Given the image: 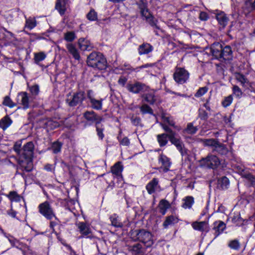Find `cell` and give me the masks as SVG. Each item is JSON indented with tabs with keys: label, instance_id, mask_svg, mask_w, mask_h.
<instances>
[{
	"label": "cell",
	"instance_id": "1",
	"mask_svg": "<svg viewBox=\"0 0 255 255\" xmlns=\"http://www.w3.org/2000/svg\"><path fill=\"white\" fill-rule=\"evenodd\" d=\"M34 145L32 142H28L24 146L20 163L27 171H31L33 168Z\"/></svg>",
	"mask_w": 255,
	"mask_h": 255
},
{
	"label": "cell",
	"instance_id": "2",
	"mask_svg": "<svg viewBox=\"0 0 255 255\" xmlns=\"http://www.w3.org/2000/svg\"><path fill=\"white\" fill-rule=\"evenodd\" d=\"M87 63L89 66L100 70H104L107 66V62L104 55L99 52L91 53L87 58Z\"/></svg>",
	"mask_w": 255,
	"mask_h": 255
},
{
	"label": "cell",
	"instance_id": "3",
	"mask_svg": "<svg viewBox=\"0 0 255 255\" xmlns=\"http://www.w3.org/2000/svg\"><path fill=\"white\" fill-rule=\"evenodd\" d=\"M201 165L209 168L215 169L217 168L220 164V161L214 155H209L207 157L202 158L200 161Z\"/></svg>",
	"mask_w": 255,
	"mask_h": 255
},
{
	"label": "cell",
	"instance_id": "4",
	"mask_svg": "<svg viewBox=\"0 0 255 255\" xmlns=\"http://www.w3.org/2000/svg\"><path fill=\"white\" fill-rule=\"evenodd\" d=\"M130 236L136 237L137 240L148 246L151 245L152 243L151 234L149 231L146 230H138L136 232L135 235H133Z\"/></svg>",
	"mask_w": 255,
	"mask_h": 255
},
{
	"label": "cell",
	"instance_id": "5",
	"mask_svg": "<svg viewBox=\"0 0 255 255\" xmlns=\"http://www.w3.org/2000/svg\"><path fill=\"white\" fill-rule=\"evenodd\" d=\"M189 73L184 68H178L174 74V78L179 84H184L189 78Z\"/></svg>",
	"mask_w": 255,
	"mask_h": 255
},
{
	"label": "cell",
	"instance_id": "6",
	"mask_svg": "<svg viewBox=\"0 0 255 255\" xmlns=\"http://www.w3.org/2000/svg\"><path fill=\"white\" fill-rule=\"evenodd\" d=\"M38 209L39 212L48 219L53 217V212L48 202H45L39 205Z\"/></svg>",
	"mask_w": 255,
	"mask_h": 255
},
{
	"label": "cell",
	"instance_id": "7",
	"mask_svg": "<svg viewBox=\"0 0 255 255\" xmlns=\"http://www.w3.org/2000/svg\"><path fill=\"white\" fill-rule=\"evenodd\" d=\"M84 97H85V96H84V92H79L76 93L74 94L71 100H70V101L69 102V105L70 106H75L76 105H78L79 104L82 102Z\"/></svg>",
	"mask_w": 255,
	"mask_h": 255
},
{
	"label": "cell",
	"instance_id": "8",
	"mask_svg": "<svg viewBox=\"0 0 255 255\" xmlns=\"http://www.w3.org/2000/svg\"><path fill=\"white\" fill-rule=\"evenodd\" d=\"M163 127L164 128L165 131L167 132L168 134H167V135L168 139H170V140L171 141V143H173V144H174L177 147V148L178 149V150L181 151L182 149H181V147L179 141L175 138L173 132L171 130V129L165 126V125H163Z\"/></svg>",
	"mask_w": 255,
	"mask_h": 255
},
{
	"label": "cell",
	"instance_id": "9",
	"mask_svg": "<svg viewBox=\"0 0 255 255\" xmlns=\"http://www.w3.org/2000/svg\"><path fill=\"white\" fill-rule=\"evenodd\" d=\"M222 47L220 43L215 42L211 45V51L212 55L216 58H221Z\"/></svg>",
	"mask_w": 255,
	"mask_h": 255
},
{
	"label": "cell",
	"instance_id": "10",
	"mask_svg": "<svg viewBox=\"0 0 255 255\" xmlns=\"http://www.w3.org/2000/svg\"><path fill=\"white\" fill-rule=\"evenodd\" d=\"M216 18L220 27L224 28L227 25L228 21V18L224 12H220L217 13L216 15Z\"/></svg>",
	"mask_w": 255,
	"mask_h": 255
},
{
	"label": "cell",
	"instance_id": "11",
	"mask_svg": "<svg viewBox=\"0 0 255 255\" xmlns=\"http://www.w3.org/2000/svg\"><path fill=\"white\" fill-rule=\"evenodd\" d=\"M217 186L220 190H226L230 187V181L226 177H222L218 180Z\"/></svg>",
	"mask_w": 255,
	"mask_h": 255
},
{
	"label": "cell",
	"instance_id": "12",
	"mask_svg": "<svg viewBox=\"0 0 255 255\" xmlns=\"http://www.w3.org/2000/svg\"><path fill=\"white\" fill-rule=\"evenodd\" d=\"M160 163H161L162 167L164 171H168L171 167V161L170 158L164 154H161L160 157Z\"/></svg>",
	"mask_w": 255,
	"mask_h": 255
},
{
	"label": "cell",
	"instance_id": "13",
	"mask_svg": "<svg viewBox=\"0 0 255 255\" xmlns=\"http://www.w3.org/2000/svg\"><path fill=\"white\" fill-rule=\"evenodd\" d=\"M84 116L87 120L95 121L97 122H100L102 120V118L93 111H87L84 113Z\"/></svg>",
	"mask_w": 255,
	"mask_h": 255
},
{
	"label": "cell",
	"instance_id": "14",
	"mask_svg": "<svg viewBox=\"0 0 255 255\" xmlns=\"http://www.w3.org/2000/svg\"><path fill=\"white\" fill-rule=\"evenodd\" d=\"M194 203V200L192 196H186L182 199L181 206L182 207L185 209H189L191 208Z\"/></svg>",
	"mask_w": 255,
	"mask_h": 255
},
{
	"label": "cell",
	"instance_id": "15",
	"mask_svg": "<svg viewBox=\"0 0 255 255\" xmlns=\"http://www.w3.org/2000/svg\"><path fill=\"white\" fill-rule=\"evenodd\" d=\"M111 170L113 174L117 176H120L123 170V165L121 162L118 161L111 167Z\"/></svg>",
	"mask_w": 255,
	"mask_h": 255
},
{
	"label": "cell",
	"instance_id": "16",
	"mask_svg": "<svg viewBox=\"0 0 255 255\" xmlns=\"http://www.w3.org/2000/svg\"><path fill=\"white\" fill-rule=\"evenodd\" d=\"M153 47L150 44L147 43H144L139 46L138 51L140 55H144L147 54L153 51Z\"/></svg>",
	"mask_w": 255,
	"mask_h": 255
},
{
	"label": "cell",
	"instance_id": "17",
	"mask_svg": "<svg viewBox=\"0 0 255 255\" xmlns=\"http://www.w3.org/2000/svg\"><path fill=\"white\" fill-rule=\"evenodd\" d=\"M13 121L10 117L6 116L0 120V128L3 130L5 131L11 125Z\"/></svg>",
	"mask_w": 255,
	"mask_h": 255
},
{
	"label": "cell",
	"instance_id": "18",
	"mask_svg": "<svg viewBox=\"0 0 255 255\" xmlns=\"http://www.w3.org/2000/svg\"><path fill=\"white\" fill-rule=\"evenodd\" d=\"M221 57L226 60H230L232 58L233 52L230 46L227 45L223 48L222 52Z\"/></svg>",
	"mask_w": 255,
	"mask_h": 255
},
{
	"label": "cell",
	"instance_id": "19",
	"mask_svg": "<svg viewBox=\"0 0 255 255\" xmlns=\"http://www.w3.org/2000/svg\"><path fill=\"white\" fill-rule=\"evenodd\" d=\"M226 225L223 222L217 220L215 222L213 225V228L215 231L218 234H220L225 229Z\"/></svg>",
	"mask_w": 255,
	"mask_h": 255
},
{
	"label": "cell",
	"instance_id": "20",
	"mask_svg": "<svg viewBox=\"0 0 255 255\" xmlns=\"http://www.w3.org/2000/svg\"><path fill=\"white\" fill-rule=\"evenodd\" d=\"M55 8L61 15H63L66 11V4L65 0H57Z\"/></svg>",
	"mask_w": 255,
	"mask_h": 255
},
{
	"label": "cell",
	"instance_id": "21",
	"mask_svg": "<svg viewBox=\"0 0 255 255\" xmlns=\"http://www.w3.org/2000/svg\"><path fill=\"white\" fill-rule=\"evenodd\" d=\"M143 88V84L140 83H136L134 84H130L128 86L129 91L134 93H137L142 90Z\"/></svg>",
	"mask_w": 255,
	"mask_h": 255
},
{
	"label": "cell",
	"instance_id": "22",
	"mask_svg": "<svg viewBox=\"0 0 255 255\" xmlns=\"http://www.w3.org/2000/svg\"><path fill=\"white\" fill-rule=\"evenodd\" d=\"M158 184V180L157 178H154L150 182H149L146 186V189L149 194H151L155 191L156 187Z\"/></svg>",
	"mask_w": 255,
	"mask_h": 255
},
{
	"label": "cell",
	"instance_id": "23",
	"mask_svg": "<svg viewBox=\"0 0 255 255\" xmlns=\"http://www.w3.org/2000/svg\"><path fill=\"white\" fill-rule=\"evenodd\" d=\"M170 204L168 201L165 199H162L159 203V209L161 214L164 215L167 210L170 207Z\"/></svg>",
	"mask_w": 255,
	"mask_h": 255
},
{
	"label": "cell",
	"instance_id": "24",
	"mask_svg": "<svg viewBox=\"0 0 255 255\" xmlns=\"http://www.w3.org/2000/svg\"><path fill=\"white\" fill-rule=\"evenodd\" d=\"M110 219L113 225L115 227H122V223L120 218L116 214H113L110 216Z\"/></svg>",
	"mask_w": 255,
	"mask_h": 255
},
{
	"label": "cell",
	"instance_id": "25",
	"mask_svg": "<svg viewBox=\"0 0 255 255\" xmlns=\"http://www.w3.org/2000/svg\"><path fill=\"white\" fill-rule=\"evenodd\" d=\"M178 221V219L176 217L173 215H170L166 218L165 221L164 222L163 226L164 228H167L169 226L174 224Z\"/></svg>",
	"mask_w": 255,
	"mask_h": 255
},
{
	"label": "cell",
	"instance_id": "26",
	"mask_svg": "<svg viewBox=\"0 0 255 255\" xmlns=\"http://www.w3.org/2000/svg\"><path fill=\"white\" fill-rule=\"evenodd\" d=\"M78 45L80 49L82 51L87 50L90 46V41L84 38H81L79 39Z\"/></svg>",
	"mask_w": 255,
	"mask_h": 255
},
{
	"label": "cell",
	"instance_id": "27",
	"mask_svg": "<svg viewBox=\"0 0 255 255\" xmlns=\"http://www.w3.org/2000/svg\"><path fill=\"white\" fill-rule=\"evenodd\" d=\"M78 228L80 230L81 234L83 235H88L90 233V230L87 225L84 222H80L78 224Z\"/></svg>",
	"mask_w": 255,
	"mask_h": 255
},
{
	"label": "cell",
	"instance_id": "28",
	"mask_svg": "<svg viewBox=\"0 0 255 255\" xmlns=\"http://www.w3.org/2000/svg\"><path fill=\"white\" fill-rule=\"evenodd\" d=\"M157 141L160 147H164L167 144L168 142V137L167 134H162L157 136Z\"/></svg>",
	"mask_w": 255,
	"mask_h": 255
},
{
	"label": "cell",
	"instance_id": "29",
	"mask_svg": "<svg viewBox=\"0 0 255 255\" xmlns=\"http://www.w3.org/2000/svg\"><path fill=\"white\" fill-rule=\"evenodd\" d=\"M191 226L194 229L199 231H203L206 227V223L205 222H194Z\"/></svg>",
	"mask_w": 255,
	"mask_h": 255
},
{
	"label": "cell",
	"instance_id": "30",
	"mask_svg": "<svg viewBox=\"0 0 255 255\" xmlns=\"http://www.w3.org/2000/svg\"><path fill=\"white\" fill-rule=\"evenodd\" d=\"M205 144L208 146H212V147H214L216 148H218V149H223V146L220 144V143H219L218 141L214 140V139H209V140H204Z\"/></svg>",
	"mask_w": 255,
	"mask_h": 255
},
{
	"label": "cell",
	"instance_id": "31",
	"mask_svg": "<svg viewBox=\"0 0 255 255\" xmlns=\"http://www.w3.org/2000/svg\"><path fill=\"white\" fill-rule=\"evenodd\" d=\"M37 25V22L33 17H30L27 19L25 23V27L29 30H32Z\"/></svg>",
	"mask_w": 255,
	"mask_h": 255
},
{
	"label": "cell",
	"instance_id": "32",
	"mask_svg": "<svg viewBox=\"0 0 255 255\" xmlns=\"http://www.w3.org/2000/svg\"><path fill=\"white\" fill-rule=\"evenodd\" d=\"M67 47H68L69 51L71 53L73 57L76 59L78 60L80 58V55L79 54L78 52L77 51V49H76L75 46H73L71 44H68L67 45Z\"/></svg>",
	"mask_w": 255,
	"mask_h": 255
},
{
	"label": "cell",
	"instance_id": "33",
	"mask_svg": "<svg viewBox=\"0 0 255 255\" xmlns=\"http://www.w3.org/2000/svg\"><path fill=\"white\" fill-rule=\"evenodd\" d=\"M8 197L13 202H20L21 197L17 192L11 191L8 194Z\"/></svg>",
	"mask_w": 255,
	"mask_h": 255
},
{
	"label": "cell",
	"instance_id": "34",
	"mask_svg": "<svg viewBox=\"0 0 255 255\" xmlns=\"http://www.w3.org/2000/svg\"><path fill=\"white\" fill-rule=\"evenodd\" d=\"M96 131H97V135L100 139H103L104 137V134H103L104 128L102 124L100 122H97L96 124Z\"/></svg>",
	"mask_w": 255,
	"mask_h": 255
},
{
	"label": "cell",
	"instance_id": "35",
	"mask_svg": "<svg viewBox=\"0 0 255 255\" xmlns=\"http://www.w3.org/2000/svg\"><path fill=\"white\" fill-rule=\"evenodd\" d=\"M21 104H22L24 108H28V98L27 93L23 92L21 94Z\"/></svg>",
	"mask_w": 255,
	"mask_h": 255
},
{
	"label": "cell",
	"instance_id": "36",
	"mask_svg": "<svg viewBox=\"0 0 255 255\" xmlns=\"http://www.w3.org/2000/svg\"><path fill=\"white\" fill-rule=\"evenodd\" d=\"M3 105L6 106L8 107L9 108H13L15 106V103L8 96H6L3 100Z\"/></svg>",
	"mask_w": 255,
	"mask_h": 255
},
{
	"label": "cell",
	"instance_id": "37",
	"mask_svg": "<svg viewBox=\"0 0 255 255\" xmlns=\"http://www.w3.org/2000/svg\"><path fill=\"white\" fill-rule=\"evenodd\" d=\"M87 18L89 21H96L98 20L97 13L95 11V10L93 9L90 10V12L87 14Z\"/></svg>",
	"mask_w": 255,
	"mask_h": 255
},
{
	"label": "cell",
	"instance_id": "38",
	"mask_svg": "<svg viewBox=\"0 0 255 255\" xmlns=\"http://www.w3.org/2000/svg\"><path fill=\"white\" fill-rule=\"evenodd\" d=\"M62 144L59 141L54 142L52 144V150L55 154L59 153L61 149Z\"/></svg>",
	"mask_w": 255,
	"mask_h": 255
},
{
	"label": "cell",
	"instance_id": "39",
	"mask_svg": "<svg viewBox=\"0 0 255 255\" xmlns=\"http://www.w3.org/2000/svg\"><path fill=\"white\" fill-rule=\"evenodd\" d=\"M90 99H91V104L92 105L93 107L96 109H101L102 108V103L101 101L95 99L94 98H91Z\"/></svg>",
	"mask_w": 255,
	"mask_h": 255
},
{
	"label": "cell",
	"instance_id": "40",
	"mask_svg": "<svg viewBox=\"0 0 255 255\" xmlns=\"http://www.w3.org/2000/svg\"><path fill=\"white\" fill-rule=\"evenodd\" d=\"M233 101V97L232 96L230 95L227 97H225L223 99V101L222 102V106L224 107H227L230 106L232 103Z\"/></svg>",
	"mask_w": 255,
	"mask_h": 255
},
{
	"label": "cell",
	"instance_id": "41",
	"mask_svg": "<svg viewBox=\"0 0 255 255\" xmlns=\"http://www.w3.org/2000/svg\"><path fill=\"white\" fill-rule=\"evenodd\" d=\"M45 56L46 55L44 52H39L35 53L34 58L35 61L40 62L45 59Z\"/></svg>",
	"mask_w": 255,
	"mask_h": 255
},
{
	"label": "cell",
	"instance_id": "42",
	"mask_svg": "<svg viewBox=\"0 0 255 255\" xmlns=\"http://www.w3.org/2000/svg\"><path fill=\"white\" fill-rule=\"evenodd\" d=\"M208 91V88L206 87H201L198 90L197 92L196 93L195 96V97L199 98L202 97Z\"/></svg>",
	"mask_w": 255,
	"mask_h": 255
},
{
	"label": "cell",
	"instance_id": "43",
	"mask_svg": "<svg viewBox=\"0 0 255 255\" xmlns=\"http://www.w3.org/2000/svg\"><path fill=\"white\" fill-rule=\"evenodd\" d=\"M75 32L73 31H68L65 35V39L68 41H72L75 38Z\"/></svg>",
	"mask_w": 255,
	"mask_h": 255
},
{
	"label": "cell",
	"instance_id": "44",
	"mask_svg": "<svg viewBox=\"0 0 255 255\" xmlns=\"http://www.w3.org/2000/svg\"><path fill=\"white\" fill-rule=\"evenodd\" d=\"M186 131H187L188 133L190 134H194L196 133V131H197V128L194 126L192 124L189 123L187 125Z\"/></svg>",
	"mask_w": 255,
	"mask_h": 255
},
{
	"label": "cell",
	"instance_id": "45",
	"mask_svg": "<svg viewBox=\"0 0 255 255\" xmlns=\"http://www.w3.org/2000/svg\"><path fill=\"white\" fill-rule=\"evenodd\" d=\"M141 111L143 113L153 114V111L150 107L146 104L143 105L141 108Z\"/></svg>",
	"mask_w": 255,
	"mask_h": 255
},
{
	"label": "cell",
	"instance_id": "46",
	"mask_svg": "<svg viewBox=\"0 0 255 255\" xmlns=\"http://www.w3.org/2000/svg\"><path fill=\"white\" fill-rule=\"evenodd\" d=\"M142 14L147 19H152L153 18V15L151 14L150 12L147 8H143L142 10Z\"/></svg>",
	"mask_w": 255,
	"mask_h": 255
},
{
	"label": "cell",
	"instance_id": "47",
	"mask_svg": "<svg viewBox=\"0 0 255 255\" xmlns=\"http://www.w3.org/2000/svg\"><path fill=\"white\" fill-rule=\"evenodd\" d=\"M229 246L232 249L237 250L239 248L240 245H239V243L238 241L236 240H234L230 241L229 243Z\"/></svg>",
	"mask_w": 255,
	"mask_h": 255
},
{
	"label": "cell",
	"instance_id": "48",
	"mask_svg": "<svg viewBox=\"0 0 255 255\" xmlns=\"http://www.w3.org/2000/svg\"><path fill=\"white\" fill-rule=\"evenodd\" d=\"M22 143V141H18L15 143L14 146L15 151L18 154H19L21 151Z\"/></svg>",
	"mask_w": 255,
	"mask_h": 255
},
{
	"label": "cell",
	"instance_id": "49",
	"mask_svg": "<svg viewBox=\"0 0 255 255\" xmlns=\"http://www.w3.org/2000/svg\"><path fill=\"white\" fill-rule=\"evenodd\" d=\"M235 76L236 79L238 80L239 81L241 82L242 84H245L246 83V79L244 76L241 75L240 73H237L235 74Z\"/></svg>",
	"mask_w": 255,
	"mask_h": 255
},
{
	"label": "cell",
	"instance_id": "50",
	"mask_svg": "<svg viewBox=\"0 0 255 255\" xmlns=\"http://www.w3.org/2000/svg\"><path fill=\"white\" fill-rule=\"evenodd\" d=\"M31 91L33 95H38L39 91L38 86V85H34L31 86Z\"/></svg>",
	"mask_w": 255,
	"mask_h": 255
},
{
	"label": "cell",
	"instance_id": "51",
	"mask_svg": "<svg viewBox=\"0 0 255 255\" xmlns=\"http://www.w3.org/2000/svg\"><path fill=\"white\" fill-rule=\"evenodd\" d=\"M233 91L234 94L237 96H238V97H240V96L242 95V92L241 89L237 86H234L233 88Z\"/></svg>",
	"mask_w": 255,
	"mask_h": 255
},
{
	"label": "cell",
	"instance_id": "52",
	"mask_svg": "<svg viewBox=\"0 0 255 255\" xmlns=\"http://www.w3.org/2000/svg\"><path fill=\"white\" fill-rule=\"evenodd\" d=\"M208 18H209L208 15L205 12H201L199 15V18L201 21H206L208 19Z\"/></svg>",
	"mask_w": 255,
	"mask_h": 255
},
{
	"label": "cell",
	"instance_id": "53",
	"mask_svg": "<svg viewBox=\"0 0 255 255\" xmlns=\"http://www.w3.org/2000/svg\"><path fill=\"white\" fill-rule=\"evenodd\" d=\"M142 249V246L140 244H136L135 245L132 247V250L135 252H140L141 250Z\"/></svg>",
	"mask_w": 255,
	"mask_h": 255
},
{
	"label": "cell",
	"instance_id": "54",
	"mask_svg": "<svg viewBox=\"0 0 255 255\" xmlns=\"http://www.w3.org/2000/svg\"><path fill=\"white\" fill-rule=\"evenodd\" d=\"M235 215L233 216V217L232 218V221L233 222H237L238 221H239V219H241V217H240V213H235Z\"/></svg>",
	"mask_w": 255,
	"mask_h": 255
},
{
	"label": "cell",
	"instance_id": "55",
	"mask_svg": "<svg viewBox=\"0 0 255 255\" xmlns=\"http://www.w3.org/2000/svg\"><path fill=\"white\" fill-rule=\"evenodd\" d=\"M130 143V141H129L128 138L127 137H124L121 141V144L124 146H129Z\"/></svg>",
	"mask_w": 255,
	"mask_h": 255
},
{
	"label": "cell",
	"instance_id": "56",
	"mask_svg": "<svg viewBox=\"0 0 255 255\" xmlns=\"http://www.w3.org/2000/svg\"><path fill=\"white\" fill-rule=\"evenodd\" d=\"M145 99L147 101H148L149 102L153 103L154 101V98L153 97V96L151 95H150V94H147L145 96Z\"/></svg>",
	"mask_w": 255,
	"mask_h": 255
},
{
	"label": "cell",
	"instance_id": "57",
	"mask_svg": "<svg viewBox=\"0 0 255 255\" xmlns=\"http://www.w3.org/2000/svg\"><path fill=\"white\" fill-rule=\"evenodd\" d=\"M132 123L135 125H139V124L140 123V119L138 117H133L132 119Z\"/></svg>",
	"mask_w": 255,
	"mask_h": 255
},
{
	"label": "cell",
	"instance_id": "58",
	"mask_svg": "<svg viewBox=\"0 0 255 255\" xmlns=\"http://www.w3.org/2000/svg\"><path fill=\"white\" fill-rule=\"evenodd\" d=\"M126 78L123 77H121L120 78L119 80V83L120 84L122 85H124L125 83H126Z\"/></svg>",
	"mask_w": 255,
	"mask_h": 255
},
{
	"label": "cell",
	"instance_id": "59",
	"mask_svg": "<svg viewBox=\"0 0 255 255\" xmlns=\"http://www.w3.org/2000/svg\"><path fill=\"white\" fill-rule=\"evenodd\" d=\"M8 213L10 215V216L13 217H15V215H16V212L12 209L8 210Z\"/></svg>",
	"mask_w": 255,
	"mask_h": 255
},
{
	"label": "cell",
	"instance_id": "60",
	"mask_svg": "<svg viewBox=\"0 0 255 255\" xmlns=\"http://www.w3.org/2000/svg\"><path fill=\"white\" fill-rule=\"evenodd\" d=\"M110 1L114 3H120L124 1L125 0H109Z\"/></svg>",
	"mask_w": 255,
	"mask_h": 255
},
{
	"label": "cell",
	"instance_id": "61",
	"mask_svg": "<svg viewBox=\"0 0 255 255\" xmlns=\"http://www.w3.org/2000/svg\"><path fill=\"white\" fill-rule=\"evenodd\" d=\"M1 200H2V197H1V195H0V203H1Z\"/></svg>",
	"mask_w": 255,
	"mask_h": 255
}]
</instances>
